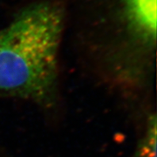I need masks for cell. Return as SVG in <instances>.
I'll return each mask as SVG.
<instances>
[{
  "mask_svg": "<svg viewBox=\"0 0 157 157\" xmlns=\"http://www.w3.org/2000/svg\"><path fill=\"white\" fill-rule=\"evenodd\" d=\"M64 10L52 1L19 11L1 31L0 98H17L49 108L58 101V54Z\"/></svg>",
  "mask_w": 157,
  "mask_h": 157,
  "instance_id": "6da1fadb",
  "label": "cell"
},
{
  "mask_svg": "<svg viewBox=\"0 0 157 157\" xmlns=\"http://www.w3.org/2000/svg\"><path fill=\"white\" fill-rule=\"evenodd\" d=\"M156 113H148L144 133L137 143L133 157H156Z\"/></svg>",
  "mask_w": 157,
  "mask_h": 157,
  "instance_id": "7a4b0ae2",
  "label": "cell"
},
{
  "mask_svg": "<svg viewBox=\"0 0 157 157\" xmlns=\"http://www.w3.org/2000/svg\"><path fill=\"white\" fill-rule=\"evenodd\" d=\"M0 43H1V31H0Z\"/></svg>",
  "mask_w": 157,
  "mask_h": 157,
  "instance_id": "3957f363",
  "label": "cell"
}]
</instances>
